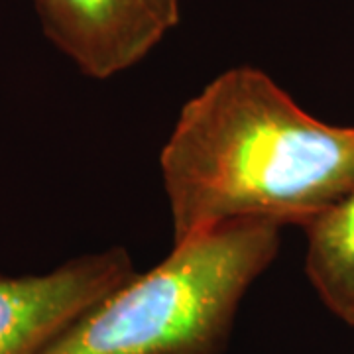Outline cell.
I'll list each match as a JSON object with an SVG mask.
<instances>
[{"instance_id": "1", "label": "cell", "mask_w": 354, "mask_h": 354, "mask_svg": "<svg viewBox=\"0 0 354 354\" xmlns=\"http://www.w3.org/2000/svg\"><path fill=\"white\" fill-rule=\"evenodd\" d=\"M160 169L174 244L230 223L305 228L354 185V127L319 120L241 65L181 106Z\"/></svg>"}, {"instance_id": "2", "label": "cell", "mask_w": 354, "mask_h": 354, "mask_svg": "<svg viewBox=\"0 0 354 354\" xmlns=\"http://www.w3.org/2000/svg\"><path fill=\"white\" fill-rule=\"evenodd\" d=\"M270 223H230L174 244L44 354H225L246 291L278 256Z\"/></svg>"}, {"instance_id": "3", "label": "cell", "mask_w": 354, "mask_h": 354, "mask_svg": "<svg viewBox=\"0 0 354 354\" xmlns=\"http://www.w3.org/2000/svg\"><path fill=\"white\" fill-rule=\"evenodd\" d=\"M134 274L122 246L71 258L48 274H0V354H44Z\"/></svg>"}, {"instance_id": "4", "label": "cell", "mask_w": 354, "mask_h": 354, "mask_svg": "<svg viewBox=\"0 0 354 354\" xmlns=\"http://www.w3.org/2000/svg\"><path fill=\"white\" fill-rule=\"evenodd\" d=\"M50 41L83 75L138 65L179 22V0H36Z\"/></svg>"}, {"instance_id": "5", "label": "cell", "mask_w": 354, "mask_h": 354, "mask_svg": "<svg viewBox=\"0 0 354 354\" xmlns=\"http://www.w3.org/2000/svg\"><path fill=\"white\" fill-rule=\"evenodd\" d=\"M305 232L307 278L330 313L354 327V185Z\"/></svg>"}]
</instances>
